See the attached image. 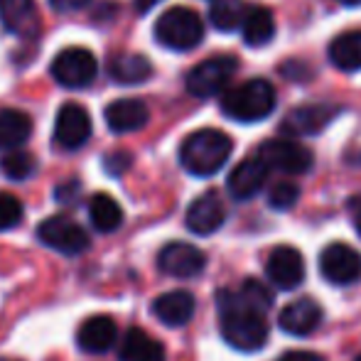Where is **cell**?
I'll list each match as a JSON object with an SVG mask.
<instances>
[{"mask_svg":"<svg viewBox=\"0 0 361 361\" xmlns=\"http://www.w3.org/2000/svg\"><path fill=\"white\" fill-rule=\"evenodd\" d=\"M25 216V207L10 192H0V231H10V228L20 226Z\"/></svg>","mask_w":361,"mask_h":361,"instance_id":"cell-30","label":"cell"},{"mask_svg":"<svg viewBox=\"0 0 361 361\" xmlns=\"http://www.w3.org/2000/svg\"><path fill=\"white\" fill-rule=\"evenodd\" d=\"M319 273L332 286H349L361 276V253L349 243H329L319 253Z\"/></svg>","mask_w":361,"mask_h":361,"instance_id":"cell-9","label":"cell"},{"mask_svg":"<svg viewBox=\"0 0 361 361\" xmlns=\"http://www.w3.org/2000/svg\"><path fill=\"white\" fill-rule=\"evenodd\" d=\"M298 200H300V190H298V185H293V182H278V185L268 192V204H271L273 209H281V212L293 209Z\"/></svg>","mask_w":361,"mask_h":361,"instance_id":"cell-31","label":"cell"},{"mask_svg":"<svg viewBox=\"0 0 361 361\" xmlns=\"http://www.w3.org/2000/svg\"><path fill=\"white\" fill-rule=\"evenodd\" d=\"M116 342H118V327L109 314L86 317L76 329V344L86 354H106L116 347Z\"/></svg>","mask_w":361,"mask_h":361,"instance_id":"cell-14","label":"cell"},{"mask_svg":"<svg viewBox=\"0 0 361 361\" xmlns=\"http://www.w3.org/2000/svg\"><path fill=\"white\" fill-rule=\"evenodd\" d=\"M104 118L111 133L123 135L143 128L147 118H150V114H147V106L140 99H118L106 106Z\"/></svg>","mask_w":361,"mask_h":361,"instance_id":"cell-19","label":"cell"},{"mask_svg":"<svg viewBox=\"0 0 361 361\" xmlns=\"http://www.w3.org/2000/svg\"><path fill=\"white\" fill-rule=\"evenodd\" d=\"M224 219H226L224 200L219 197V192L209 190L192 202L190 209H187L185 221L192 233H197V236H209V233H214L224 226Z\"/></svg>","mask_w":361,"mask_h":361,"instance_id":"cell-13","label":"cell"},{"mask_svg":"<svg viewBox=\"0 0 361 361\" xmlns=\"http://www.w3.org/2000/svg\"><path fill=\"white\" fill-rule=\"evenodd\" d=\"M133 165V157L128 155V152H123V150H118V152H111V155H106L104 157V167H106V172L109 175H123L128 167Z\"/></svg>","mask_w":361,"mask_h":361,"instance_id":"cell-32","label":"cell"},{"mask_svg":"<svg viewBox=\"0 0 361 361\" xmlns=\"http://www.w3.org/2000/svg\"><path fill=\"white\" fill-rule=\"evenodd\" d=\"M233 143L216 128H202L190 133L180 145V162L190 175L212 177L226 165Z\"/></svg>","mask_w":361,"mask_h":361,"instance_id":"cell-2","label":"cell"},{"mask_svg":"<svg viewBox=\"0 0 361 361\" xmlns=\"http://www.w3.org/2000/svg\"><path fill=\"white\" fill-rule=\"evenodd\" d=\"M268 281L281 290H295L305 281V258L298 248L278 246L266 263Z\"/></svg>","mask_w":361,"mask_h":361,"instance_id":"cell-12","label":"cell"},{"mask_svg":"<svg viewBox=\"0 0 361 361\" xmlns=\"http://www.w3.org/2000/svg\"><path fill=\"white\" fill-rule=\"evenodd\" d=\"M276 89L266 79H248L221 96V111L238 123H256L273 114Z\"/></svg>","mask_w":361,"mask_h":361,"instance_id":"cell-3","label":"cell"},{"mask_svg":"<svg viewBox=\"0 0 361 361\" xmlns=\"http://www.w3.org/2000/svg\"><path fill=\"white\" fill-rule=\"evenodd\" d=\"M89 219L96 231L111 233L123 224V209H121V204L111 195L99 192V195H94L89 200Z\"/></svg>","mask_w":361,"mask_h":361,"instance_id":"cell-25","label":"cell"},{"mask_svg":"<svg viewBox=\"0 0 361 361\" xmlns=\"http://www.w3.org/2000/svg\"><path fill=\"white\" fill-rule=\"evenodd\" d=\"M121 361H165V349L160 342L143 332L140 327H133L126 332V337L121 339L118 349Z\"/></svg>","mask_w":361,"mask_h":361,"instance_id":"cell-21","label":"cell"},{"mask_svg":"<svg viewBox=\"0 0 361 361\" xmlns=\"http://www.w3.org/2000/svg\"><path fill=\"white\" fill-rule=\"evenodd\" d=\"M329 62L339 72H359L361 69V30H349L329 44Z\"/></svg>","mask_w":361,"mask_h":361,"instance_id":"cell-23","label":"cell"},{"mask_svg":"<svg viewBox=\"0 0 361 361\" xmlns=\"http://www.w3.org/2000/svg\"><path fill=\"white\" fill-rule=\"evenodd\" d=\"M258 157L268 165V170H281L286 175H305L312 167L314 157L305 145L286 138H271L258 147Z\"/></svg>","mask_w":361,"mask_h":361,"instance_id":"cell-8","label":"cell"},{"mask_svg":"<svg viewBox=\"0 0 361 361\" xmlns=\"http://www.w3.org/2000/svg\"><path fill=\"white\" fill-rule=\"evenodd\" d=\"M278 361H324V359L314 352H286Z\"/></svg>","mask_w":361,"mask_h":361,"instance_id":"cell-35","label":"cell"},{"mask_svg":"<svg viewBox=\"0 0 361 361\" xmlns=\"http://www.w3.org/2000/svg\"><path fill=\"white\" fill-rule=\"evenodd\" d=\"M79 190H81L79 182L69 180V182H64V185H59L57 190H54V197H57L62 204H74V202L79 200Z\"/></svg>","mask_w":361,"mask_h":361,"instance_id":"cell-33","label":"cell"},{"mask_svg":"<svg viewBox=\"0 0 361 361\" xmlns=\"http://www.w3.org/2000/svg\"><path fill=\"white\" fill-rule=\"evenodd\" d=\"M339 109L327 104H310L293 109L283 121V130L288 135H314L324 130L334 118H337Z\"/></svg>","mask_w":361,"mask_h":361,"instance_id":"cell-16","label":"cell"},{"mask_svg":"<svg viewBox=\"0 0 361 361\" xmlns=\"http://www.w3.org/2000/svg\"><path fill=\"white\" fill-rule=\"evenodd\" d=\"M219 327L226 344L241 352H258L268 342V322L263 312L248 307L238 300L236 290L219 293Z\"/></svg>","mask_w":361,"mask_h":361,"instance_id":"cell-1","label":"cell"},{"mask_svg":"<svg viewBox=\"0 0 361 361\" xmlns=\"http://www.w3.org/2000/svg\"><path fill=\"white\" fill-rule=\"evenodd\" d=\"M337 3L349 5V8H354V5H361V0H337Z\"/></svg>","mask_w":361,"mask_h":361,"instance_id":"cell-38","label":"cell"},{"mask_svg":"<svg viewBox=\"0 0 361 361\" xmlns=\"http://www.w3.org/2000/svg\"><path fill=\"white\" fill-rule=\"evenodd\" d=\"M37 238L42 246L62 253V256H79L89 251L91 238L81 224H76L69 216H47L37 226Z\"/></svg>","mask_w":361,"mask_h":361,"instance_id":"cell-6","label":"cell"},{"mask_svg":"<svg viewBox=\"0 0 361 361\" xmlns=\"http://www.w3.org/2000/svg\"><path fill=\"white\" fill-rule=\"evenodd\" d=\"M157 3H160V0H135V10L143 15L147 10H152V5H157Z\"/></svg>","mask_w":361,"mask_h":361,"instance_id":"cell-36","label":"cell"},{"mask_svg":"<svg viewBox=\"0 0 361 361\" xmlns=\"http://www.w3.org/2000/svg\"><path fill=\"white\" fill-rule=\"evenodd\" d=\"M109 69V76L116 81V84L123 86H135L143 84V81L150 79L152 74V64L147 62V57L143 54H114L106 64Z\"/></svg>","mask_w":361,"mask_h":361,"instance_id":"cell-20","label":"cell"},{"mask_svg":"<svg viewBox=\"0 0 361 361\" xmlns=\"http://www.w3.org/2000/svg\"><path fill=\"white\" fill-rule=\"evenodd\" d=\"M152 314L167 327H185L192 317H195V295L187 290H170L162 293L160 298L152 300Z\"/></svg>","mask_w":361,"mask_h":361,"instance_id":"cell-18","label":"cell"},{"mask_svg":"<svg viewBox=\"0 0 361 361\" xmlns=\"http://www.w3.org/2000/svg\"><path fill=\"white\" fill-rule=\"evenodd\" d=\"M91 138V118L81 104H64L54 121V143L62 150H79Z\"/></svg>","mask_w":361,"mask_h":361,"instance_id":"cell-11","label":"cell"},{"mask_svg":"<svg viewBox=\"0 0 361 361\" xmlns=\"http://www.w3.org/2000/svg\"><path fill=\"white\" fill-rule=\"evenodd\" d=\"M236 295H238V300H241L243 305L258 310V312H266V310L273 305L271 290L263 286L261 281H256V278H248V281L236 290Z\"/></svg>","mask_w":361,"mask_h":361,"instance_id":"cell-29","label":"cell"},{"mask_svg":"<svg viewBox=\"0 0 361 361\" xmlns=\"http://www.w3.org/2000/svg\"><path fill=\"white\" fill-rule=\"evenodd\" d=\"M241 35H243V42H246L248 47H263V44L271 42L273 35H276V20H273L271 10L263 8V5L248 8Z\"/></svg>","mask_w":361,"mask_h":361,"instance_id":"cell-24","label":"cell"},{"mask_svg":"<svg viewBox=\"0 0 361 361\" xmlns=\"http://www.w3.org/2000/svg\"><path fill=\"white\" fill-rule=\"evenodd\" d=\"M0 172H3L8 180L23 182L35 172V157L27 155L25 150L3 152V157H0Z\"/></svg>","mask_w":361,"mask_h":361,"instance_id":"cell-28","label":"cell"},{"mask_svg":"<svg viewBox=\"0 0 361 361\" xmlns=\"http://www.w3.org/2000/svg\"><path fill=\"white\" fill-rule=\"evenodd\" d=\"M268 165L261 160V157H246V160H241L236 167L231 170V175H228L226 180V187H228V195L233 197V200H251V197H256L258 192L263 190V185H266L268 180Z\"/></svg>","mask_w":361,"mask_h":361,"instance_id":"cell-15","label":"cell"},{"mask_svg":"<svg viewBox=\"0 0 361 361\" xmlns=\"http://www.w3.org/2000/svg\"><path fill=\"white\" fill-rule=\"evenodd\" d=\"M0 23L10 32H30L37 23L35 0H0Z\"/></svg>","mask_w":361,"mask_h":361,"instance_id":"cell-26","label":"cell"},{"mask_svg":"<svg viewBox=\"0 0 361 361\" xmlns=\"http://www.w3.org/2000/svg\"><path fill=\"white\" fill-rule=\"evenodd\" d=\"M248 8L243 0H214L209 8V20L221 32H233L243 27Z\"/></svg>","mask_w":361,"mask_h":361,"instance_id":"cell-27","label":"cell"},{"mask_svg":"<svg viewBox=\"0 0 361 361\" xmlns=\"http://www.w3.org/2000/svg\"><path fill=\"white\" fill-rule=\"evenodd\" d=\"M238 62L233 57H212L204 59L202 64H197L190 74H187V91L197 99H212V96L221 94L224 89L228 86L231 76L236 74Z\"/></svg>","mask_w":361,"mask_h":361,"instance_id":"cell-7","label":"cell"},{"mask_svg":"<svg viewBox=\"0 0 361 361\" xmlns=\"http://www.w3.org/2000/svg\"><path fill=\"white\" fill-rule=\"evenodd\" d=\"M278 324H281L283 332L293 334V337H307L322 324V307L312 298L293 300L281 310Z\"/></svg>","mask_w":361,"mask_h":361,"instance_id":"cell-17","label":"cell"},{"mask_svg":"<svg viewBox=\"0 0 361 361\" xmlns=\"http://www.w3.org/2000/svg\"><path fill=\"white\" fill-rule=\"evenodd\" d=\"M0 361H13V359H0Z\"/></svg>","mask_w":361,"mask_h":361,"instance_id":"cell-39","label":"cell"},{"mask_svg":"<svg viewBox=\"0 0 361 361\" xmlns=\"http://www.w3.org/2000/svg\"><path fill=\"white\" fill-rule=\"evenodd\" d=\"M157 268L165 276L172 278H195L207 268V256L204 251H200L197 246L185 241H172L167 246H162V251L157 253Z\"/></svg>","mask_w":361,"mask_h":361,"instance_id":"cell-10","label":"cell"},{"mask_svg":"<svg viewBox=\"0 0 361 361\" xmlns=\"http://www.w3.org/2000/svg\"><path fill=\"white\" fill-rule=\"evenodd\" d=\"M49 74L64 89H86L99 76V62L86 47H67L49 64Z\"/></svg>","mask_w":361,"mask_h":361,"instance_id":"cell-5","label":"cell"},{"mask_svg":"<svg viewBox=\"0 0 361 361\" xmlns=\"http://www.w3.org/2000/svg\"><path fill=\"white\" fill-rule=\"evenodd\" d=\"M30 133H32V121L25 111H0V152L20 150V145L30 140Z\"/></svg>","mask_w":361,"mask_h":361,"instance_id":"cell-22","label":"cell"},{"mask_svg":"<svg viewBox=\"0 0 361 361\" xmlns=\"http://www.w3.org/2000/svg\"><path fill=\"white\" fill-rule=\"evenodd\" d=\"M155 39L167 49L190 52L204 39V23L190 8H170L157 18Z\"/></svg>","mask_w":361,"mask_h":361,"instance_id":"cell-4","label":"cell"},{"mask_svg":"<svg viewBox=\"0 0 361 361\" xmlns=\"http://www.w3.org/2000/svg\"><path fill=\"white\" fill-rule=\"evenodd\" d=\"M49 5H52L57 13H74V10L86 8L89 0H49Z\"/></svg>","mask_w":361,"mask_h":361,"instance_id":"cell-34","label":"cell"},{"mask_svg":"<svg viewBox=\"0 0 361 361\" xmlns=\"http://www.w3.org/2000/svg\"><path fill=\"white\" fill-rule=\"evenodd\" d=\"M357 361H361V354H359V357H357Z\"/></svg>","mask_w":361,"mask_h":361,"instance_id":"cell-40","label":"cell"},{"mask_svg":"<svg viewBox=\"0 0 361 361\" xmlns=\"http://www.w3.org/2000/svg\"><path fill=\"white\" fill-rule=\"evenodd\" d=\"M354 228H357V233L361 236V204H359L357 214H354Z\"/></svg>","mask_w":361,"mask_h":361,"instance_id":"cell-37","label":"cell"}]
</instances>
